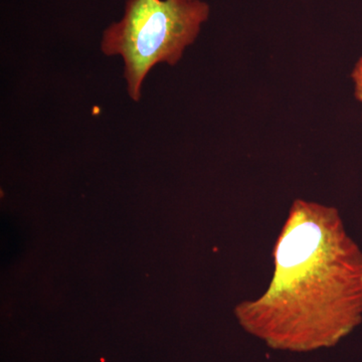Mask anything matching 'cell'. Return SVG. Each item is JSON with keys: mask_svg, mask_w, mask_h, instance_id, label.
<instances>
[{"mask_svg": "<svg viewBox=\"0 0 362 362\" xmlns=\"http://www.w3.org/2000/svg\"><path fill=\"white\" fill-rule=\"evenodd\" d=\"M313 223H305L298 226L282 243L279 252V262L282 266H290L303 261L314 251L319 243L318 228Z\"/></svg>", "mask_w": 362, "mask_h": 362, "instance_id": "obj_2", "label": "cell"}, {"mask_svg": "<svg viewBox=\"0 0 362 362\" xmlns=\"http://www.w3.org/2000/svg\"><path fill=\"white\" fill-rule=\"evenodd\" d=\"M202 0H126L122 18L105 30L101 51L120 56L133 101L142 96L147 74L160 63L175 66L209 16Z\"/></svg>", "mask_w": 362, "mask_h": 362, "instance_id": "obj_1", "label": "cell"}, {"mask_svg": "<svg viewBox=\"0 0 362 362\" xmlns=\"http://www.w3.org/2000/svg\"><path fill=\"white\" fill-rule=\"evenodd\" d=\"M352 78L356 83V96L362 103V57L354 68Z\"/></svg>", "mask_w": 362, "mask_h": 362, "instance_id": "obj_3", "label": "cell"}]
</instances>
